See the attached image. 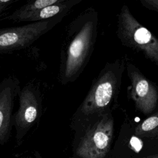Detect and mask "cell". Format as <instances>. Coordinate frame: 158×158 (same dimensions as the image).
<instances>
[{
  "label": "cell",
  "mask_w": 158,
  "mask_h": 158,
  "mask_svg": "<svg viewBox=\"0 0 158 158\" xmlns=\"http://www.w3.org/2000/svg\"><path fill=\"white\" fill-rule=\"evenodd\" d=\"M98 14L89 7L67 26L60 52L59 81L67 85L83 73L94 51L98 36Z\"/></svg>",
  "instance_id": "6da1fadb"
},
{
  "label": "cell",
  "mask_w": 158,
  "mask_h": 158,
  "mask_svg": "<svg viewBox=\"0 0 158 158\" xmlns=\"http://www.w3.org/2000/svg\"><path fill=\"white\" fill-rule=\"evenodd\" d=\"M126 57L107 62L93 80L86 96L73 114L71 125L83 133L118 106Z\"/></svg>",
  "instance_id": "7a4b0ae2"
},
{
  "label": "cell",
  "mask_w": 158,
  "mask_h": 158,
  "mask_svg": "<svg viewBox=\"0 0 158 158\" xmlns=\"http://www.w3.org/2000/svg\"><path fill=\"white\" fill-rule=\"evenodd\" d=\"M117 36L122 45L138 52L158 65V40L132 15L123 4L117 15Z\"/></svg>",
  "instance_id": "3957f363"
},
{
  "label": "cell",
  "mask_w": 158,
  "mask_h": 158,
  "mask_svg": "<svg viewBox=\"0 0 158 158\" xmlns=\"http://www.w3.org/2000/svg\"><path fill=\"white\" fill-rule=\"evenodd\" d=\"M66 15L19 27L0 28V53L23 49L52 30Z\"/></svg>",
  "instance_id": "277c9868"
},
{
  "label": "cell",
  "mask_w": 158,
  "mask_h": 158,
  "mask_svg": "<svg viewBox=\"0 0 158 158\" xmlns=\"http://www.w3.org/2000/svg\"><path fill=\"white\" fill-rule=\"evenodd\" d=\"M114 125L112 112L110 111L83 133L77 150V154L81 158H103L110 148Z\"/></svg>",
  "instance_id": "5b68a950"
},
{
  "label": "cell",
  "mask_w": 158,
  "mask_h": 158,
  "mask_svg": "<svg viewBox=\"0 0 158 158\" xmlns=\"http://www.w3.org/2000/svg\"><path fill=\"white\" fill-rule=\"evenodd\" d=\"M125 69L130 81L129 95L134 102L136 110L146 116L157 110L158 90L152 82L131 62H127Z\"/></svg>",
  "instance_id": "8992f818"
},
{
  "label": "cell",
  "mask_w": 158,
  "mask_h": 158,
  "mask_svg": "<svg viewBox=\"0 0 158 158\" xmlns=\"http://www.w3.org/2000/svg\"><path fill=\"white\" fill-rule=\"evenodd\" d=\"M19 106L13 114V125L19 135L24 134L40 118L42 114L43 97L38 83H27L19 94Z\"/></svg>",
  "instance_id": "52a82bcc"
},
{
  "label": "cell",
  "mask_w": 158,
  "mask_h": 158,
  "mask_svg": "<svg viewBox=\"0 0 158 158\" xmlns=\"http://www.w3.org/2000/svg\"><path fill=\"white\" fill-rule=\"evenodd\" d=\"M20 89V81L14 76L0 82V139L8 135L13 125V110Z\"/></svg>",
  "instance_id": "ba28073f"
},
{
  "label": "cell",
  "mask_w": 158,
  "mask_h": 158,
  "mask_svg": "<svg viewBox=\"0 0 158 158\" xmlns=\"http://www.w3.org/2000/svg\"><path fill=\"white\" fill-rule=\"evenodd\" d=\"M81 0H59L56 3L48 6L28 17L24 22H36L47 20L60 15H67L72 8Z\"/></svg>",
  "instance_id": "9c48e42d"
},
{
  "label": "cell",
  "mask_w": 158,
  "mask_h": 158,
  "mask_svg": "<svg viewBox=\"0 0 158 158\" xmlns=\"http://www.w3.org/2000/svg\"><path fill=\"white\" fill-rule=\"evenodd\" d=\"M59 0H35L29 1L25 4L20 7L11 14L6 16L2 19L12 20L15 22H24L25 20L38 10L56 3Z\"/></svg>",
  "instance_id": "30bf717a"
},
{
  "label": "cell",
  "mask_w": 158,
  "mask_h": 158,
  "mask_svg": "<svg viewBox=\"0 0 158 158\" xmlns=\"http://www.w3.org/2000/svg\"><path fill=\"white\" fill-rule=\"evenodd\" d=\"M157 128L158 112L157 110L135 127V133L138 136L154 137L157 135Z\"/></svg>",
  "instance_id": "8fae6325"
},
{
  "label": "cell",
  "mask_w": 158,
  "mask_h": 158,
  "mask_svg": "<svg viewBox=\"0 0 158 158\" xmlns=\"http://www.w3.org/2000/svg\"><path fill=\"white\" fill-rule=\"evenodd\" d=\"M140 2L146 9L156 12L158 11V1L157 0H141Z\"/></svg>",
  "instance_id": "7c38bea8"
},
{
  "label": "cell",
  "mask_w": 158,
  "mask_h": 158,
  "mask_svg": "<svg viewBox=\"0 0 158 158\" xmlns=\"http://www.w3.org/2000/svg\"><path fill=\"white\" fill-rule=\"evenodd\" d=\"M130 144L132 149L136 152H139L143 147L142 141L136 136H132L130 140Z\"/></svg>",
  "instance_id": "4fadbf2b"
},
{
  "label": "cell",
  "mask_w": 158,
  "mask_h": 158,
  "mask_svg": "<svg viewBox=\"0 0 158 158\" xmlns=\"http://www.w3.org/2000/svg\"><path fill=\"white\" fill-rule=\"evenodd\" d=\"M17 1L18 0H0V17L2 15L3 12Z\"/></svg>",
  "instance_id": "5bb4252c"
}]
</instances>
